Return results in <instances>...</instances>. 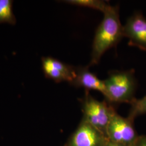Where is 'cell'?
<instances>
[{
  "label": "cell",
  "mask_w": 146,
  "mask_h": 146,
  "mask_svg": "<svg viewBox=\"0 0 146 146\" xmlns=\"http://www.w3.org/2000/svg\"><path fill=\"white\" fill-rule=\"evenodd\" d=\"M95 31L89 67L97 64L107 50L116 46L124 37L119 17V7L110 5Z\"/></svg>",
  "instance_id": "obj_1"
},
{
  "label": "cell",
  "mask_w": 146,
  "mask_h": 146,
  "mask_svg": "<svg viewBox=\"0 0 146 146\" xmlns=\"http://www.w3.org/2000/svg\"><path fill=\"white\" fill-rule=\"evenodd\" d=\"M135 71H111L104 80L105 86V98L110 102H131L137 87Z\"/></svg>",
  "instance_id": "obj_2"
},
{
  "label": "cell",
  "mask_w": 146,
  "mask_h": 146,
  "mask_svg": "<svg viewBox=\"0 0 146 146\" xmlns=\"http://www.w3.org/2000/svg\"><path fill=\"white\" fill-rule=\"evenodd\" d=\"M83 111L84 120L104 133L115 111L105 102L94 99L87 91L83 102Z\"/></svg>",
  "instance_id": "obj_3"
},
{
  "label": "cell",
  "mask_w": 146,
  "mask_h": 146,
  "mask_svg": "<svg viewBox=\"0 0 146 146\" xmlns=\"http://www.w3.org/2000/svg\"><path fill=\"white\" fill-rule=\"evenodd\" d=\"M106 134L110 141L126 146L131 144L135 139V131L131 120L113 114L108 125Z\"/></svg>",
  "instance_id": "obj_4"
},
{
  "label": "cell",
  "mask_w": 146,
  "mask_h": 146,
  "mask_svg": "<svg viewBox=\"0 0 146 146\" xmlns=\"http://www.w3.org/2000/svg\"><path fill=\"white\" fill-rule=\"evenodd\" d=\"M123 31L124 37L129 38L130 46L146 51V19L141 13L136 12L128 19Z\"/></svg>",
  "instance_id": "obj_5"
},
{
  "label": "cell",
  "mask_w": 146,
  "mask_h": 146,
  "mask_svg": "<svg viewBox=\"0 0 146 146\" xmlns=\"http://www.w3.org/2000/svg\"><path fill=\"white\" fill-rule=\"evenodd\" d=\"M42 70L46 78L56 83L66 81L71 84L75 76V67L62 62L56 58L43 57Z\"/></svg>",
  "instance_id": "obj_6"
},
{
  "label": "cell",
  "mask_w": 146,
  "mask_h": 146,
  "mask_svg": "<svg viewBox=\"0 0 146 146\" xmlns=\"http://www.w3.org/2000/svg\"><path fill=\"white\" fill-rule=\"evenodd\" d=\"M104 133L83 120L72 137L70 146H105Z\"/></svg>",
  "instance_id": "obj_7"
},
{
  "label": "cell",
  "mask_w": 146,
  "mask_h": 146,
  "mask_svg": "<svg viewBox=\"0 0 146 146\" xmlns=\"http://www.w3.org/2000/svg\"><path fill=\"white\" fill-rule=\"evenodd\" d=\"M88 66L78 67L75 68V76L71 85L76 87H82L89 90H94L101 92L104 95L105 86L104 82L98 78L89 69Z\"/></svg>",
  "instance_id": "obj_8"
},
{
  "label": "cell",
  "mask_w": 146,
  "mask_h": 146,
  "mask_svg": "<svg viewBox=\"0 0 146 146\" xmlns=\"http://www.w3.org/2000/svg\"><path fill=\"white\" fill-rule=\"evenodd\" d=\"M13 1L0 0V23L15 25V16L13 11Z\"/></svg>",
  "instance_id": "obj_9"
},
{
  "label": "cell",
  "mask_w": 146,
  "mask_h": 146,
  "mask_svg": "<svg viewBox=\"0 0 146 146\" xmlns=\"http://www.w3.org/2000/svg\"><path fill=\"white\" fill-rule=\"evenodd\" d=\"M64 2L73 5L92 8L103 13L110 5L106 1L100 0H67Z\"/></svg>",
  "instance_id": "obj_10"
},
{
  "label": "cell",
  "mask_w": 146,
  "mask_h": 146,
  "mask_svg": "<svg viewBox=\"0 0 146 146\" xmlns=\"http://www.w3.org/2000/svg\"><path fill=\"white\" fill-rule=\"evenodd\" d=\"M131 117H134L137 115L146 113V95L141 99H134L131 102Z\"/></svg>",
  "instance_id": "obj_11"
},
{
  "label": "cell",
  "mask_w": 146,
  "mask_h": 146,
  "mask_svg": "<svg viewBox=\"0 0 146 146\" xmlns=\"http://www.w3.org/2000/svg\"><path fill=\"white\" fill-rule=\"evenodd\" d=\"M105 146H126L125 145H121L119 143H115V142H111V141H110L109 142H108L107 143V145Z\"/></svg>",
  "instance_id": "obj_12"
},
{
  "label": "cell",
  "mask_w": 146,
  "mask_h": 146,
  "mask_svg": "<svg viewBox=\"0 0 146 146\" xmlns=\"http://www.w3.org/2000/svg\"><path fill=\"white\" fill-rule=\"evenodd\" d=\"M137 146H146V139H143L139 143Z\"/></svg>",
  "instance_id": "obj_13"
}]
</instances>
